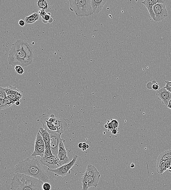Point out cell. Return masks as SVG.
Returning <instances> with one entry per match:
<instances>
[{
	"mask_svg": "<svg viewBox=\"0 0 171 190\" xmlns=\"http://www.w3.org/2000/svg\"><path fill=\"white\" fill-rule=\"evenodd\" d=\"M33 48L26 41L18 40L13 44L9 52L8 64L14 67H25L33 62L34 56Z\"/></svg>",
	"mask_w": 171,
	"mask_h": 190,
	"instance_id": "obj_1",
	"label": "cell"
},
{
	"mask_svg": "<svg viewBox=\"0 0 171 190\" xmlns=\"http://www.w3.org/2000/svg\"><path fill=\"white\" fill-rule=\"evenodd\" d=\"M14 173L32 177L43 183L49 182L50 181L46 172L35 157L33 159L28 158L20 162L15 167Z\"/></svg>",
	"mask_w": 171,
	"mask_h": 190,
	"instance_id": "obj_2",
	"label": "cell"
},
{
	"mask_svg": "<svg viewBox=\"0 0 171 190\" xmlns=\"http://www.w3.org/2000/svg\"><path fill=\"white\" fill-rule=\"evenodd\" d=\"M43 182L32 177L15 173L11 179V190H43Z\"/></svg>",
	"mask_w": 171,
	"mask_h": 190,
	"instance_id": "obj_3",
	"label": "cell"
},
{
	"mask_svg": "<svg viewBox=\"0 0 171 190\" xmlns=\"http://www.w3.org/2000/svg\"><path fill=\"white\" fill-rule=\"evenodd\" d=\"M70 9L78 17H88L94 14L91 0L69 1Z\"/></svg>",
	"mask_w": 171,
	"mask_h": 190,
	"instance_id": "obj_4",
	"label": "cell"
},
{
	"mask_svg": "<svg viewBox=\"0 0 171 190\" xmlns=\"http://www.w3.org/2000/svg\"><path fill=\"white\" fill-rule=\"evenodd\" d=\"M47 131L50 135V146L52 154L56 157H58L60 143L63 139L61 138L62 133L58 131Z\"/></svg>",
	"mask_w": 171,
	"mask_h": 190,
	"instance_id": "obj_5",
	"label": "cell"
},
{
	"mask_svg": "<svg viewBox=\"0 0 171 190\" xmlns=\"http://www.w3.org/2000/svg\"><path fill=\"white\" fill-rule=\"evenodd\" d=\"M77 158L78 156L76 155L68 164L63 165L56 169H49V170L54 173L56 176L64 177L67 176L70 173V170L74 165Z\"/></svg>",
	"mask_w": 171,
	"mask_h": 190,
	"instance_id": "obj_6",
	"label": "cell"
},
{
	"mask_svg": "<svg viewBox=\"0 0 171 190\" xmlns=\"http://www.w3.org/2000/svg\"><path fill=\"white\" fill-rule=\"evenodd\" d=\"M166 4H157L153 7V10L156 16V22L163 21L166 18L168 17Z\"/></svg>",
	"mask_w": 171,
	"mask_h": 190,
	"instance_id": "obj_7",
	"label": "cell"
},
{
	"mask_svg": "<svg viewBox=\"0 0 171 190\" xmlns=\"http://www.w3.org/2000/svg\"><path fill=\"white\" fill-rule=\"evenodd\" d=\"M40 162L44 166H46L49 169H56L61 167L58 157L54 155L44 158H41Z\"/></svg>",
	"mask_w": 171,
	"mask_h": 190,
	"instance_id": "obj_8",
	"label": "cell"
},
{
	"mask_svg": "<svg viewBox=\"0 0 171 190\" xmlns=\"http://www.w3.org/2000/svg\"><path fill=\"white\" fill-rule=\"evenodd\" d=\"M65 140L63 139L60 143L59 148L58 157L59 160V164L61 166L64 165L68 164L70 162L65 147Z\"/></svg>",
	"mask_w": 171,
	"mask_h": 190,
	"instance_id": "obj_9",
	"label": "cell"
},
{
	"mask_svg": "<svg viewBox=\"0 0 171 190\" xmlns=\"http://www.w3.org/2000/svg\"><path fill=\"white\" fill-rule=\"evenodd\" d=\"M53 124L56 128L57 131L62 134L70 127V121L67 119L62 118L55 117Z\"/></svg>",
	"mask_w": 171,
	"mask_h": 190,
	"instance_id": "obj_10",
	"label": "cell"
},
{
	"mask_svg": "<svg viewBox=\"0 0 171 190\" xmlns=\"http://www.w3.org/2000/svg\"><path fill=\"white\" fill-rule=\"evenodd\" d=\"M166 1L164 0H145L141 4L145 5L148 10L150 17L155 21L156 16L153 10V6L157 4H166Z\"/></svg>",
	"mask_w": 171,
	"mask_h": 190,
	"instance_id": "obj_11",
	"label": "cell"
},
{
	"mask_svg": "<svg viewBox=\"0 0 171 190\" xmlns=\"http://www.w3.org/2000/svg\"><path fill=\"white\" fill-rule=\"evenodd\" d=\"M156 96L159 100L165 105L167 106L171 100V93L163 88L157 91Z\"/></svg>",
	"mask_w": 171,
	"mask_h": 190,
	"instance_id": "obj_12",
	"label": "cell"
},
{
	"mask_svg": "<svg viewBox=\"0 0 171 190\" xmlns=\"http://www.w3.org/2000/svg\"><path fill=\"white\" fill-rule=\"evenodd\" d=\"M48 115L43 114L39 117L40 121L42 123L43 129H46V130H49L57 131V129L53 123L48 121Z\"/></svg>",
	"mask_w": 171,
	"mask_h": 190,
	"instance_id": "obj_13",
	"label": "cell"
},
{
	"mask_svg": "<svg viewBox=\"0 0 171 190\" xmlns=\"http://www.w3.org/2000/svg\"><path fill=\"white\" fill-rule=\"evenodd\" d=\"M107 1V0H92L91 4L94 14H98L101 12Z\"/></svg>",
	"mask_w": 171,
	"mask_h": 190,
	"instance_id": "obj_14",
	"label": "cell"
},
{
	"mask_svg": "<svg viewBox=\"0 0 171 190\" xmlns=\"http://www.w3.org/2000/svg\"><path fill=\"white\" fill-rule=\"evenodd\" d=\"M171 165V160H167L160 162L156 163V168L158 173L163 174L164 172L168 169Z\"/></svg>",
	"mask_w": 171,
	"mask_h": 190,
	"instance_id": "obj_15",
	"label": "cell"
},
{
	"mask_svg": "<svg viewBox=\"0 0 171 190\" xmlns=\"http://www.w3.org/2000/svg\"><path fill=\"white\" fill-rule=\"evenodd\" d=\"M45 150V145L42 146H35L34 150L32 157H36L39 156L41 158L44 157Z\"/></svg>",
	"mask_w": 171,
	"mask_h": 190,
	"instance_id": "obj_16",
	"label": "cell"
},
{
	"mask_svg": "<svg viewBox=\"0 0 171 190\" xmlns=\"http://www.w3.org/2000/svg\"><path fill=\"white\" fill-rule=\"evenodd\" d=\"M86 171L87 172L88 177H101V174L96 168L91 164H88L87 167Z\"/></svg>",
	"mask_w": 171,
	"mask_h": 190,
	"instance_id": "obj_17",
	"label": "cell"
},
{
	"mask_svg": "<svg viewBox=\"0 0 171 190\" xmlns=\"http://www.w3.org/2000/svg\"><path fill=\"white\" fill-rule=\"evenodd\" d=\"M167 160H171V149L166 150L161 153L158 157L157 163L160 162Z\"/></svg>",
	"mask_w": 171,
	"mask_h": 190,
	"instance_id": "obj_18",
	"label": "cell"
},
{
	"mask_svg": "<svg viewBox=\"0 0 171 190\" xmlns=\"http://www.w3.org/2000/svg\"><path fill=\"white\" fill-rule=\"evenodd\" d=\"M39 132L43 138L45 146H50V135L48 131L41 128Z\"/></svg>",
	"mask_w": 171,
	"mask_h": 190,
	"instance_id": "obj_19",
	"label": "cell"
},
{
	"mask_svg": "<svg viewBox=\"0 0 171 190\" xmlns=\"http://www.w3.org/2000/svg\"><path fill=\"white\" fill-rule=\"evenodd\" d=\"M101 177L89 176L88 177V188L92 187H97L98 186L99 182Z\"/></svg>",
	"mask_w": 171,
	"mask_h": 190,
	"instance_id": "obj_20",
	"label": "cell"
},
{
	"mask_svg": "<svg viewBox=\"0 0 171 190\" xmlns=\"http://www.w3.org/2000/svg\"><path fill=\"white\" fill-rule=\"evenodd\" d=\"M39 15L38 13H34L28 17H26L25 18V22L27 24H32L39 20Z\"/></svg>",
	"mask_w": 171,
	"mask_h": 190,
	"instance_id": "obj_21",
	"label": "cell"
},
{
	"mask_svg": "<svg viewBox=\"0 0 171 190\" xmlns=\"http://www.w3.org/2000/svg\"><path fill=\"white\" fill-rule=\"evenodd\" d=\"M5 90L7 95H15L23 96L22 94L20 93V90L17 89L15 87L10 85L9 86L5 88Z\"/></svg>",
	"mask_w": 171,
	"mask_h": 190,
	"instance_id": "obj_22",
	"label": "cell"
},
{
	"mask_svg": "<svg viewBox=\"0 0 171 190\" xmlns=\"http://www.w3.org/2000/svg\"><path fill=\"white\" fill-rule=\"evenodd\" d=\"M82 190H88V176L87 172L85 171L82 178Z\"/></svg>",
	"mask_w": 171,
	"mask_h": 190,
	"instance_id": "obj_23",
	"label": "cell"
},
{
	"mask_svg": "<svg viewBox=\"0 0 171 190\" xmlns=\"http://www.w3.org/2000/svg\"><path fill=\"white\" fill-rule=\"evenodd\" d=\"M44 145H45V143L43 138L41 136L39 132H38L36 136V139H35V146H42Z\"/></svg>",
	"mask_w": 171,
	"mask_h": 190,
	"instance_id": "obj_24",
	"label": "cell"
},
{
	"mask_svg": "<svg viewBox=\"0 0 171 190\" xmlns=\"http://www.w3.org/2000/svg\"><path fill=\"white\" fill-rule=\"evenodd\" d=\"M38 7L41 9L46 10L48 8V5L45 0H39L38 1Z\"/></svg>",
	"mask_w": 171,
	"mask_h": 190,
	"instance_id": "obj_25",
	"label": "cell"
},
{
	"mask_svg": "<svg viewBox=\"0 0 171 190\" xmlns=\"http://www.w3.org/2000/svg\"><path fill=\"white\" fill-rule=\"evenodd\" d=\"M53 155L51 151V146H45V154H44V157L43 158H45Z\"/></svg>",
	"mask_w": 171,
	"mask_h": 190,
	"instance_id": "obj_26",
	"label": "cell"
},
{
	"mask_svg": "<svg viewBox=\"0 0 171 190\" xmlns=\"http://www.w3.org/2000/svg\"><path fill=\"white\" fill-rule=\"evenodd\" d=\"M10 107L4 99L0 98V109L1 110L6 109Z\"/></svg>",
	"mask_w": 171,
	"mask_h": 190,
	"instance_id": "obj_27",
	"label": "cell"
},
{
	"mask_svg": "<svg viewBox=\"0 0 171 190\" xmlns=\"http://www.w3.org/2000/svg\"><path fill=\"white\" fill-rule=\"evenodd\" d=\"M51 18V13H47L45 16L42 17V22L44 23H46L48 22V23Z\"/></svg>",
	"mask_w": 171,
	"mask_h": 190,
	"instance_id": "obj_28",
	"label": "cell"
},
{
	"mask_svg": "<svg viewBox=\"0 0 171 190\" xmlns=\"http://www.w3.org/2000/svg\"><path fill=\"white\" fill-rule=\"evenodd\" d=\"M9 98H11V99L14 100V101L17 102L18 101L21 100L22 96H20L15 95H7Z\"/></svg>",
	"mask_w": 171,
	"mask_h": 190,
	"instance_id": "obj_29",
	"label": "cell"
},
{
	"mask_svg": "<svg viewBox=\"0 0 171 190\" xmlns=\"http://www.w3.org/2000/svg\"><path fill=\"white\" fill-rule=\"evenodd\" d=\"M4 100H5L6 102L7 103V104H8L10 107L11 106L14 105V104H15L16 102L14 101V100L11 99V98H9V97H7V96Z\"/></svg>",
	"mask_w": 171,
	"mask_h": 190,
	"instance_id": "obj_30",
	"label": "cell"
},
{
	"mask_svg": "<svg viewBox=\"0 0 171 190\" xmlns=\"http://www.w3.org/2000/svg\"><path fill=\"white\" fill-rule=\"evenodd\" d=\"M7 96L5 88H2L1 87H0V98L4 99Z\"/></svg>",
	"mask_w": 171,
	"mask_h": 190,
	"instance_id": "obj_31",
	"label": "cell"
},
{
	"mask_svg": "<svg viewBox=\"0 0 171 190\" xmlns=\"http://www.w3.org/2000/svg\"><path fill=\"white\" fill-rule=\"evenodd\" d=\"M15 70L17 73L19 74H23L24 73V70L23 68L21 66H17L15 67Z\"/></svg>",
	"mask_w": 171,
	"mask_h": 190,
	"instance_id": "obj_32",
	"label": "cell"
},
{
	"mask_svg": "<svg viewBox=\"0 0 171 190\" xmlns=\"http://www.w3.org/2000/svg\"><path fill=\"white\" fill-rule=\"evenodd\" d=\"M42 189L43 190H51V186L49 182H45L43 184Z\"/></svg>",
	"mask_w": 171,
	"mask_h": 190,
	"instance_id": "obj_33",
	"label": "cell"
},
{
	"mask_svg": "<svg viewBox=\"0 0 171 190\" xmlns=\"http://www.w3.org/2000/svg\"><path fill=\"white\" fill-rule=\"evenodd\" d=\"M165 83L166 85L165 86V88L166 90L169 91L171 93V81L169 82L168 81H166Z\"/></svg>",
	"mask_w": 171,
	"mask_h": 190,
	"instance_id": "obj_34",
	"label": "cell"
},
{
	"mask_svg": "<svg viewBox=\"0 0 171 190\" xmlns=\"http://www.w3.org/2000/svg\"><path fill=\"white\" fill-rule=\"evenodd\" d=\"M107 123L108 125V128L107 129H108V131H112L113 129H115L113 124L111 123V122L109 121V120H107Z\"/></svg>",
	"mask_w": 171,
	"mask_h": 190,
	"instance_id": "obj_35",
	"label": "cell"
},
{
	"mask_svg": "<svg viewBox=\"0 0 171 190\" xmlns=\"http://www.w3.org/2000/svg\"><path fill=\"white\" fill-rule=\"evenodd\" d=\"M111 123L113 124V126H114L115 129H117L119 127V123L118 121L115 119H111Z\"/></svg>",
	"mask_w": 171,
	"mask_h": 190,
	"instance_id": "obj_36",
	"label": "cell"
},
{
	"mask_svg": "<svg viewBox=\"0 0 171 190\" xmlns=\"http://www.w3.org/2000/svg\"><path fill=\"white\" fill-rule=\"evenodd\" d=\"M152 89H154V90L157 91L158 90L159 88H160V86H159L158 84L156 82L154 83H153Z\"/></svg>",
	"mask_w": 171,
	"mask_h": 190,
	"instance_id": "obj_37",
	"label": "cell"
},
{
	"mask_svg": "<svg viewBox=\"0 0 171 190\" xmlns=\"http://www.w3.org/2000/svg\"><path fill=\"white\" fill-rule=\"evenodd\" d=\"M38 14H39V16L41 17H44V16H45L46 14V12L45 10L44 9H41L38 11Z\"/></svg>",
	"mask_w": 171,
	"mask_h": 190,
	"instance_id": "obj_38",
	"label": "cell"
},
{
	"mask_svg": "<svg viewBox=\"0 0 171 190\" xmlns=\"http://www.w3.org/2000/svg\"><path fill=\"white\" fill-rule=\"evenodd\" d=\"M89 146L88 144H87L86 143H83V146H82V151H84V150H87L88 148H89Z\"/></svg>",
	"mask_w": 171,
	"mask_h": 190,
	"instance_id": "obj_39",
	"label": "cell"
},
{
	"mask_svg": "<svg viewBox=\"0 0 171 190\" xmlns=\"http://www.w3.org/2000/svg\"><path fill=\"white\" fill-rule=\"evenodd\" d=\"M19 24L20 26L23 27L25 24V22L23 20H20L19 21Z\"/></svg>",
	"mask_w": 171,
	"mask_h": 190,
	"instance_id": "obj_40",
	"label": "cell"
},
{
	"mask_svg": "<svg viewBox=\"0 0 171 190\" xmlns=\"http://www.w3.org/2000/svg\"><path fill=\"white\" fill-rule=\"evenodd\" d=\"M153 85V83L152 82H149L148 83H147V88L149 89H152Z\"/></svg>",
	"mask_w": 171,
	"mask_h": 190,
	"instance_id": "obj_41",
	"label": "cell"
},
{
	"mask_svg": "<svg viewBox=\"0 0 171 190\" xmlns=\"http://www.w3.org/2000/svg\"><path fill=\"white\" fill-rule=\"evenodd\" d=\"M118 130L117 129H113L111 131V133L113 135H115L117 133Z\"/></svg>",
	"mask_w": 171,
	"mask_h": 190,
	"instance_id": "obj_42",
	"label": "cell"
},
{
	"mask_svg": "<svg viewBox=\"0 0 171 190\" xmlns=\"http://www.w3.org/2000/svg\"><path fill=\"white\" fill-rule=\"evenodd\" d=\"M21 101L22 100H19V101H18L17 102H16L15 104L17 106L20 105V103H21Z\"/></svg>",
	"mask_w": 171,
	"mask_h": 190,
	"instance_id": "obj_43",
	"label": "cell"
},
{
	"mask_svg": "<svg viewBox=\"0 0 171 190\" xmlns=\"http://www.w3.org/2000/svg\"><path fill=\"white\" fill-rule=\"evenodd\" d=\"M82 146H83V143H79V144H78V147L79 148L82 149Z\"/></svg>",
	"mask_w": 171,
	"mask_h": 190,
	"instance_id": "obj_44",
	"label": "cell"
},
{
	"mask_svg": "<svg viewBox=\"0 0 171 190\" xmlns=\"http://www.w3.org/2000/svg\"><path fill=\"white\" fill-rule=\"evenodd\" d=\"M168 107H169V109H171V100L169 102L168 105L167 106Z\"/></svg>",
	"mask_w": 171,
	"mask_h": 190,
	"instance_id": "obj_45",
	"label": "cell"
},
{
	"mask_svg": "<svg viewBox=\"0 0 171 190\" xmlns=\"http://www.w3.org/2000/svg\"><path fill=\"white\" fill-rule=\"evenodd\" d=\"M130 167L131 168H133L134 167H135L134 164V163H132V164H131V165Z\"/></svg>",
	"mask_w": 171,
	"mask_h": 190,
	"instance_id": "obj_46",
	"label": "cell"
},
{
	"mask_svg": "<svg viewBox=\"0 0 171 190\" xmlns=\"http://www.w3.org/2000/svg\"><path fill=\"white\" fill-rule=\"evenodd\" d=\"M104 127L106 128V129H108V125L107 123L104 125Z\"/></svg>",
	"mask_w": 171,
	"mask_h": 190,
	"instance_id": "obj_47",
	"label": "cell"
},
{
	"mask_svg": "<svg viewBox=\"0 0 171 190\" xmlns=\"http://www.w3.org/2000/svg\"><path fill=\"white\" fill-rule=\"evenodd\" d=\"M53 22V19L52 18H51V20H49V21L48 23H52Z\"/></svg>",
	"mask_w": 171,
	"mask_h": 190,
	"instance_id": "obj_48",
	"label": "cell"
},
{
	"mask_svg": "<svg viewBox=\"0 0 171 190\" xmlns=\"http://www.w3.org/2000/svg\"><path fill=\"white\" fill-rule=\"evenodd\" d=\"M50 117L52 118H54L55 117V116H54L53 114H51V115L50 116Z\"/></svg>",
	"mask_w": 171,
	"mask_h": 190,
	"instance_id": "obj_49",
	"label": "cell"
},
{
	"mask_svg": "<svg viewBox=\"0 0 171 190\" xmlns=\"http://www.w3.org/2000/svg\"><path fill=\"white\" fill-rule=\"evenodd\" d=\"M169 170V171L171 173V165L170 166V167H169L168 169Z\"/></svg>",
	"mask_w": 171,
	"mask_h": 190,
	"instance_id": "obj_50",
	"label": "cell"
}]
</instances>
